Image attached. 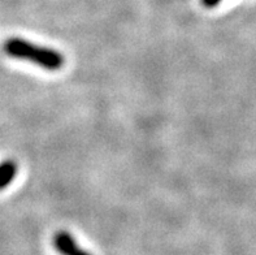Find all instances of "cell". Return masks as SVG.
Instances as JSON below:
<instances>
[{
    "mask_svg": "<svg viewBox=\"0 0 256 255\" xmlns=\"http://www.w3.org/2000/svg\"><path fill=\"white\" fill-rule=\"evenodd\" d=\"M221 0H202V4L206 7V8H214V7L218 6Z\"/></svg>",
    "mask_w": 256,
    "mask_h": 255,
    "instance_id": "4",
    "label": "cell"
},
{
    "mask_svg": "<svg viewBox=\"0 0 256 255\" xmlns=\"http://www.w3.org/2000/svg\"><path fill=\"white\" fill-rule=\"evenodd\" d=\"M17 172H18V167L16 162L4 160L3 163H0V190H4L6 187L12 184Z\"/></svg>",
    "mask_w": 256,
    "mask_h": 255,
    "instance_id": "3",
    "label": "cell"
},
{
    "mask_svg": "<svg viewBox=\"0 0 256 255\" xmlns=\"http://www.w3.org/2000/svg\"><path fill=\"white\" fill-rule=\"evenodd\" d=\"M3 50L10 58L30 62L50 72L62 69L65 62L62 52L44 46L34 45L32 42L17 37L6 39L3 45Z\"/></svg>",
    "mask_w": 256,
    "mask_h": 255,
    "instance_id": "1",
    "label": "cell"
},
{
    "mask_svg": "<svg viewBox=\"0 0 256 255\" xmlns=\"http://www.w3.org/2000/svg\"><path fill=\"white\" fill-rule=\"evenodd\" d=\"M52 245L60 255H92L78 245L77 241L69 232L60 230L54 236Z\"/></svg>",
    "mask_w": 256,
    "mask_h": 255,
    "instance_id": "2",
    "label": "cell"
}]
</instances>
